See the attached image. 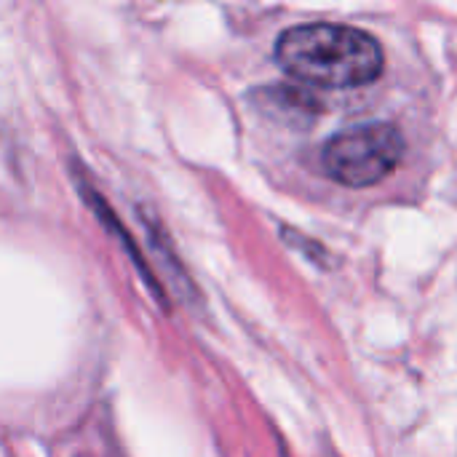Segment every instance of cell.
<instances>
[{"label":"cell","mask_w":457,"mask_h":457,"mask_svg":"<svg viewBox=\"0 0 457 457\" xmlns=\"http://www.w3.org/2000/svg\"><path fill=\"white\" fill-rule=\"evenodd\" d=\"M278 64L321 88H353L372 83L386 64L380 43L364 29L313 21L287 29L276 43Z\"/></svg>","instance_id":"obj_1"},{"label":"cell","mask_w":457,"mask_h":457,"mask_svg":"<svg viewBox=\"0 0 457 457\" xmlns=\"http://www.w3.org/2000/svg\"><path fill=\"white\" fill-rule=\"evenodd\" d=\"M404 155L402 131L391 123H364L340 131L324 147V169L348 187L383 182Z\"/></svg>","instance_id":"obj_2"},{"label":"cell","mask_w":457,"mask_h":457,"mask_svg":"<svg viewBox=\"0 0 457 457\" xmlns=\"http://www.w3.org/2000/svg\"><path fill=\"white\" fill-rule=\"evenodd\" d=\"M260 99H262V104L270 107V112L287 115V120L300 118L303 123H308V120H313L316 112H319V102H316L311 94L300 91V88L273 86V88L260 91Z\"/></svg>","instance_id":"obj_3"}]
</instances>
